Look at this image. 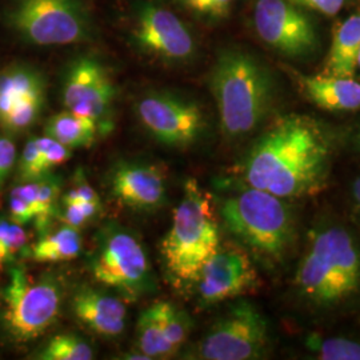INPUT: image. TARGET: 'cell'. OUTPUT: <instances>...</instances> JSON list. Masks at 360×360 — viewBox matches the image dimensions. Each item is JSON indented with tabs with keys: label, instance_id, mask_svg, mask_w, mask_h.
I'll return each instance as SVG.
<instances>
[{
	"label": "cell",
	"instance_id": "cell-28",
	"mask_svg": "<svg viewBox=\"0 0 360 360\" xmlns=\"http://www.w3.org/2000/svg\"><path fill=\"white\" fill-rule=\"evenodd\" d=\"M26 245L27 232L23 226L0 215V270L13 263Z\"/></svg>",
	"mask_w": 360,
	"mask_h": 360
},
{
	"label": "cell",
	"instance_id": "cell-8",
	"mask_svg": "<svg viewBox=\"0 0 360 360\" xmlns=\"http://www.w3.org/2000/svg\"><path fill=\"white\" fill-rule=\"evenodd\" d=\"M3 326L13 342L26 343L47 331L62 304V288L51 275L32 279L23 267L10 270L8 284L1 291Z\"/></svg>",
	"mask_w": 360,
	"mask_h": 360
},
{
	"label": "cell",
	"instance_id": "cell-2",
	"mask_svg": "<svg viewBox=\"0 0 360 360\" xmlns=\"http://www.w3.org/2000/svg\"><path fill=\"white\" fill-rule=\"evenodd\" d=\"M297 297L316 311L340 309L360 295V243L340 224H324L309 235L296 270Z\"/></svg>",
	"mask_w": 360,
	"mask_h": 360
},
{
	"label": "cell",
	"instance_id": "cell-9",
	"mask_svg": "<svg viewBox=\"0 0 360 360\" xmlns=\"http://www.w3.org/2000/svg\"><path fill=\"white\" fill-rule=\"evenodd\" d=\"M270 326L250 300H238L208 330L193 352V359L254 360L266 356Z\"/></svg>",
	"mask_w": 360,
	"mask_h": 360
},
{
	"label": "cell",
	"instance_id": "cell-34",
	"mask_svg": "<svg viewBox=\"0 0 360 360\" xmlns=\"http://www.w3.org/2000/svg\"><path fill=\"white\" fill-rule=\"evenodd\" d=\"M296 6L306 7L312 11L323 13L326 16H334L336 13H340L349 0H288Z\"/></svg>",
	"mask_w": 360,
	"mask_h": 360
},
{
	"label": "cell",
	"instance_id": "cell-33",
	"mask_svg": "<svg viewBox=\"0 0 360 360\" xmlns=\"http://www.w3.org/2000/svg\"><path fill=\"white\" fill-rule=\"evenodd\" d=\"M10 217L15 223L20 226H26L28 223L35 220V212L31 205L27 202L23 196H20L16 191L11 190L10 193Z\"/></svg>",
	"mask_w": 360,
	"mask_h": 360
},
{
	"label": "cell",
	"instance_id": "cell-10",
	"mask_svg": "<svg viewBox=\"0 0 360 360\" xmlns=\"http://www.w3.org/2000/svg\"><path fill=\"white\" fill-rule=\"evenodd\" d=\"M90 269L99 283L129 297L143 295L154 285L144 247L134 233L120 226L110 224L96 236Z\"/></svg>",
	"mask_w": 360,
	"mask_h": 360
},
{
	"label": "cell",
	"instance_id": "cell-36",
	"mask_svg": "<svg viewBox=\"0 0 360 360\" xmlns=\"http://www.w3.org/2000/svg\"><path fill=\"white\" fill-rule=\"evenodd\" d=\"M351 199L360 214V175L358 178H355L351 184Z\"/></svg>",
	"mask_w": 360,
	"mask_h": 360
},
{
	"label": "cell",
	"instance_id": "cell-26",
	"mask_svg": "<svg viewBox=\"0 0 360 360\" xmlns=\"http://www.w3.org/2000/svg\"><path fill=\"white\" fill-rule=\"evenodd\" d=\"M306 346L316 358L324 360H360V342L347 338L309 336Z\"/></svg>",
	"mask_w": 360,
	"mask_h": 360
},
{
	"label": "cell",
	"instance_id": "cell-18",
	"mask_svg": "<svg viewBox=\"0 0 360 360\" xmlns=\"http://www.w3.org/2000/svg\"><path fill=\"white\" fill-rule=\"evenodd\" d=\"M72 312L94 334L116 338L126 328L127 307L116 296L83 285L72 296Z\"/></svg>",
	"mask_w": 360,
	"mask_h": 360
},
{
	"label": "cell",
	"instance_id": "cell-7",
	"mask_svg": "<svg viewBox=\"0 0 360 360\" xmlns=\"http://www.w3.org/2000/svg\"><path fill=\"white\" fill-rule=\"evenodd\" d=\"M7 25L39 47L70 46L94 38V22L83 0H15Z\"/></svg>",
	"mask_w": 360,
	"mask_h": 360
},
{
	"label": "cell",
	"instance_id": "cell-16",
	"mask_svg": "<svg viewBox=\"0 0 360 360\" xmlns=\"http://www.w3.org/2000/svg\"><path fill=\"white\" fill-rule=\"evenodd\" d=\"M111 193L116 200L134 211L153 212L166 202V181L156 166L122 162L112 169Z\"/></svg>",
	"mask_w": 360,
	"mask_h": 360
},
{
	"label": "cell",
	"instance_id": "cell-35",
	"mask_svg": "<svg viewBox=\"0 0 360 360\" xmlns=\"http://www.w3.org/2000/svg\"><path fill=\"white\" fill-rule=\"evenodd\" d=\"M16 163V147L7 136H0V188Z\"/></svg>",
	"mask_w": 360,
	"mask_h": 360
},
{
	"label": "cell",
	"instance_id": "cell-37",
	"mask_svg": "<svg viewBox=\"0 0 360 360\" xmlns=\"http://www.w3.org/2000/svg\"><path fill=\"white\" fill-rule=\"evenodd\" d=\"M351 143H352V147L356 153L360 154V123L355 127L354 132H352V136H351Z\"/></svg>",
	"mask_w": 360,
	"mask_h": 360
},
{
	"label": "cell",
	"instance_id": "cell-13",
	"mask_svg": "<svg viewBox=\"0 0 360 360\" xmlns=\"http://www.w3.org/2000/svg\"><path fill=\"white\" fill-rule=\"evenodd\" d=\"M115 87L107 68L96 58L84 55L65 70L62 101L65 110L94 120L101 132L112 129Z\"/></svg>",
	"mask_w": 360,
	"mask_h": 360
},
{
	"label": "cell",
	"instance_id": "cell-12",
	"mask_svg": "<svg viewBox=\"0 0 360 360\" xmlns=\"http://www.w3.org/2000/svg\"><path fill=\"white\" fill-rule=\"evenodd\" d=\"M136 115L146 131L168 147H188L206 127L202 107L188 98L168 91L143 95L136 103Z\"/></svg>",
	"mask_w": 360,
	"mask_h": 360
},
{
	"label": "cell",
	"instance_id": "cell-38",
	"mask_svg": "<svg viewBox=\"0 0 360 360\" xmlns=\"http://www.w3.org/2000/svg\"><path fill=\"white\" fill-rule=\"evenodd\" d=\"M356 68H359L360 70V50L359 53H358V62H356Z\"/></svg>",
	"mask_w": 360,
	"mask_h": 360
},
{
	"label": "cell",
	"instance_id": "cell-22",
	"mask_svg": "<svg viewBox=\"0 0 360 360\" xmlns=\"http://www.w3.org/2000/svg\"><path fill=\"white\" fill-rule=\"evenodd\" d=\"M82 251V236L77 229L63 224L59 230L43 232L38 242L28 251V255L38 263L68 262L79 257Z\"/></svg>",
	"mask_w": 360,
	"mask_h": 360
},
{
	"label": "cell",
	"instance_id": "cell-19",
	"mask_svg": "<svg viewBox=\"0 0 360 360\" xmlns=\"http://www.w3.org/2000/svg\"><path fill=\"white\" fill-rule=\"evenodd\" d=\"M360 50V13H352L338 23L333 32V43L324 75L354 77Z\"/></svg>",
	"mask_w": 360,
	"mask_h": 360
},
{
	"label": "cell",
	"instance_id": "cell-3",
	"mask_svg": "<svg viewBox=\"0 0 360 360\" xmlns=\"http://www.w3.org/2000/svg\"><path fill=\"white\" fill-rule=\"evenodd\" d=\"M275 89L270 70L257 56L240 49L219 52L210 74V90L223 135L239 139L255 131L270 114Z\"/></svg>",
	"mask_w": 360,
	"mask_h": 360
},
{
	"label": "cell",
	"instance_id": "cell-32",
	"mask_svg": "<svg viewBox=\"0 0 360 360\" xmlns=\"http://www.w3.org/2000/svg\"><path fill=\"white\" fill-rule=\"evenodd\" d=\"M98 193L91 187L89 181L84 179L82 172H77V180L74 187L63 193L62 205H74V203H101Z\"/></svg>",
	"mask_w": 360,
	"mask_h": 360
},
{
	"label": "cell",
	"instance_id": "cell-23",
	"mask_svg": "<svg viewBox=\"0 0 360 360\" xmlns=\"http://www.w3.org/2000/svg\"><path fill=\"white\" fill-rule=\"evenodd\" d=\"M138 349L150 359L168 358L167 347L163 338L159 303L144 309L138 321L136 328Z\"/></svg>",
	"mask_w": 360,
	"mask_h": 360
},
{
	"label": "cell",
	"instance_id": "cell-20",
	"mask_svg": "<svg viewBox=\"0 0 360 360\" xmlns=\"http://www.w3.org/2000/svg\"><path fill=\"white\" fill-rule=\"evenodd\" d=\"M13 190L23 196L34 208L37 230L40 233L47 231L52 218L58 214L62 190L60 179L52 174H47L40 179L20 183Z\"/></svg>",
	"mask_w": 360,
	"mask_h": 360
},
{
	"label": "cell",
	"instance_id": "cell-5",
	"mask_svg": "<svg viewBox=\"0 0 360 360\" xmlns=\"http://www.w3.org/2000/svg\"><path fill=\"white\" fill-rule=\"evenodd\" d=\"M224 226L243 245L271 263L285 259L295 242V219L285 199L247 186L223 200Z\"/></svg>",
	"mask_w": 360,
	"mask_h": 360
},
{
	"label": "cell",
	"instance_id": "cell-30",
	"mask_svg": "<svg viewBox=\"0 0 360 360\" xmlns=\"http://www.w3.org/2000/svg\"><path fill=\"white\" fill-rule=\"evenodd\" d=\"M63 210L58 211L56 217L62 220L65 226L80 229L86 226L92 219L96 218L102 211L101 203H74V205H62Z\"/></svg>",
	"mask_w": 360,
	"mask_h": 360
},
{
	"label": "cell",
	"instance_id": "cell-27",
	"mask_svg": "<svg viewBox=\"0 0 360 360\" xmlns=\"http://www.w3.org/2000/svg\"><path fill=\"white\" fill-rule=\"evenodd\" d=\"M240 0H174L184 13L205 23H219L231 15Z\"/></svg>",
	"mask_w": 360,
	"mask_h": 360
},
{
	"label": "cell",
	"instance_id": "cell-14",
	"mask_svg": "<svg viewBox=\"0 0 360 360\" xmlns=\"http://www.w3.org/2000/svg\"><path fill=\"white\" fill-rule=\"evenodd\" d=\"M46 103V82L37 68L13 65L0 72V126L19 134L32 127Z\"/></svg>",
	"mask_w": 360,
	"mask_h": 360
},
{
	"label": "cell",
	"instance_id": "cell-24",
	"mask_svg": "<svg viewBox=\"0 0 360 360\" xmlns=\"http://www.w3.org/2000/svg\"><path fill=\"white\" fill-rule=\"evenodd\" d=\"M159 309L163 338L169 358L183 347L191 330V321L186 312L180 311L167 302H159Z\"/></svg>",
	"mask_w": 360,
	"mask_h": 360
},
{
	"label": "cell",
	"instance_id": "cell-31",
	"mask_svg": "<svg viewBox=\"0 0 360 360\" xmlns=\"http://www.w3.org/2000/svg\"><path fill=\"white\" fill-rule=\"evenodd\" d=\"M37 141H38L46 174H51L53 168L63 165L72 156V148L55 141L49 135L37 138Z\"/></svg>",
	"mask_w": 360,
	"mask_h": 360
},
{
	"label": "cell",
	"instance_id": "cell-29",
	"mask_svg": "<svg viewBox=\"0 0 360 360\" xmlns=\"http://www.w3.org/2000/svg\"><path fill=\"white\" fill-rule=\"evenodd\" d=\"M44 175L47 174L43 167V159L40 154L38 141L37 138H32L26 143L18 160V179L20 183H27L40 179Z\"/></svg>",
	"mask_w": 360,
	"mask_h": 360
},
{
	"label": "cell",
	"instance_id": "cell-11",
	"mask_svg": "<svg viewBox=\"0 0 360 360\" xmlns=\"http://www.w3.org/2000/svg\"><path fill=\"white\" fill-rule=\"evenodd\" d=\"M251 23L257 38L290 59H306L321 41L312 20L288 0H255Z\"/></svg>",
	"mask_w": 360,
	"mask_h": 360
},
{
	"label": "cell",
	"instance_id": "cell-6",
	"mask_svg": "<svg viewBox=\"0 0 360 360\" xmlns=\"http://www.w3.org/2000/svg\"><path fill=\"white\" fill-rule=\"evenodd\" d=\"M126 38L135 51L165 65H187L198 55L193 30L160 0L131 3Z\"/></svg>",
	"mask_w": 360,
	"mask_h": 360
},
{
	"label": "cell",
	"instance_id": "cell-21",
	"mask_svg": "<svg viewBox=\"0 0 360 360\" xmlns=\"http://www.w3.org/2000/svg\"><path fill=\"white\" fill-rule=\"evenodd\" d=\"M44 132L70 148H79L94 144L101 129L89 117L65 110L49 119Z\"/></svg>",
	"mask_w": 360,
	"mask_h": 360
},
{
	"label": "cell",
	"instance_id": "cell-25",
	"mask_svg": "<svg viewBox=\"0 0 360 360\" xmlns=\"http://www.w3.org/2000/svg\"><path fill=\"white\" fill-rule=\"evenodd\" d=\"M40 360H90L94 351L90 345L75 335H58L35 356Z\"/></svg>",
	"mask_w": 360,
	"mask_h": 360
},
{
	"label": "cell",
	"instance_id": "cell-1",
	"mask_svg": "<svg viewBox=\"0 0 360 360\" xmlns=\"http://www.w3.org/2000/svg\"><path fill=\"white\" fill-rule=\"evenodd\" d=\"M334 147L322 126L309 116L278 117L242 160L247 186L283 199L307 198L328 184Z\"/></svg>",
	"mask_w": 360,
	"mask_h": 360
},
{
	"label": "cell",
	"instance_id": "cell-15",
	"mask_svg": "<svg viewBox=\"0 0 360 360\" xmlns=\"http://www.w3.org/2000/svg\"><path fill=\"white\" fill-rule=\"evenodd\" d=\"M195 283L200 303L210 307L255 290L259 275L243 251L218 250L203 264Z\"/></svg>",
	"mask_w": 360,
	"mask_h": 360
},
{
	"label": "cell",
	"instance_id": "cell-17",
	"mask_svg": "<svg viewBox=\"0 0 360 360\" xmlns=\"http://www.w3.org/2000/svg\"><path fill=\"white\" fill-rule=\"evenodd\" d=\"M309 103L331 112H349L360 108V83L352 77L306 75L282 65Z\"/></svg>",
	"mask_w": 360,
	"mask_h": 360
},
{
	"label": "cell",
	"instance_id": "cell-4",
	"mask_svg": "<svg viewBox=\"0 0 360 360\" xmlns=\"http://www.w3.org/2000/svg\"><path fill=\"white\" fill-rule=\"evenodd\" d=\"M219 226L212 198L198 183L184 181L179 206L163 242L162 255L178 284L195 283L203 264L218 251Z\"/></svg>",
	"mask_w": 360,
	"mask_h": 360
}]
</instances>
